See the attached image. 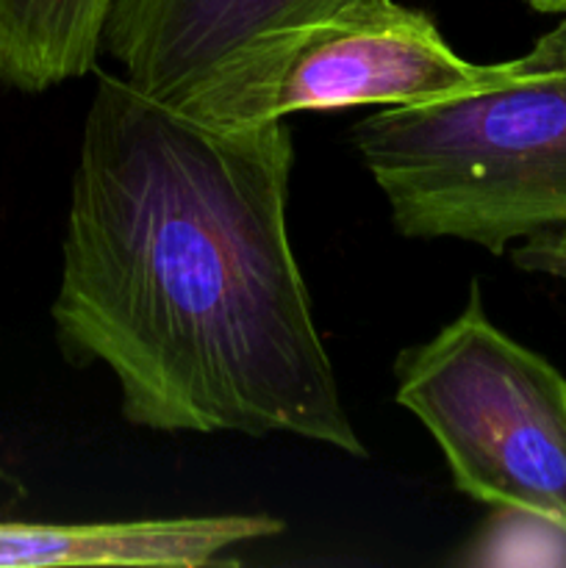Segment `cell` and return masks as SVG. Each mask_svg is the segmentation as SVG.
Wrapping results in <instances>:
<instances>
[{
	"label": "cell",
	"instance_id": "obj_1",
	"mask_svg": "<svg viewBox=\"0 0 566 568\" xmlns=\"http://www.w3.org/2000/svg\"><path fill=\"white\" fill-rule=\"evenodd\" d=\"M286 120L214 125L94 83L50 316L153 433L305 438L370 458L338 394L289 239Z\"/></svg>",
	"mask_w": 566,
	"mask_h": 568
},
{
	"label": "cell",
	"instance_id": "obj_2",
	"mask_svg": "<svg viewBox=\"0 0 566 568\" xmlns=\"http://www.w3.org/2000/svg\"><path fill=\"white\" fill-rule=\"evenodd\" d=\"M350 139L405 239L566 247V17L469 92L381 109Z\"/></svg>",
	"mask_w": 566,
	"mask_h": 568
},
{
	"label": "cell",
	"instance_id": "obj_3",
	"mask_svg": "<svg viewBox=\"0 0 566 568\" xmlns=\"http://www.w3.org/2000/svg\"><path fill=\"white\" fill-rule=\"evenodd\" d=\"M394 381L461 494L566 541V377L488 320L481 283L449 325L394 358Z\"/></svg>",
	"mask_w": 566,
	"mask_h": 568
},
{
	"label": "cell",
	"instance_id": "obj_4",
	"mask_svg": "<svg viewBox=\"0 0 566 568\" xmlns=\"http://www.w3.org/2000/svg\"><path fill=\"white\" fill-rule=\"evenodd\" d=\"M486 64L461 59L431 14L400 0H342L228 61L178 111L214 125L297 111L422 105L477 87Z\"/></svg>",
	"mask_w": 566,
	"mask_h": 568
},
{
	"label": "cell",
	"instance_id": "obj_5",
	"mask_svg": "<svg viewBox=\"0 0 566 568\" xmlns=\"http://www.w3.org/2000/svg\"><path fill=\"white\" fill-rule=\"evenodd\" d=\"M342 0H114L103 53L131 87L181 109L228 61Z\"/></svg>",
	"mask_w": 566,
	"mask_h": 568
},
{
	"label": "cell",
	"instance_id": "obj_6",
	"mask_svg": "<svg viewBox=\"0 0 566 568\" xmlns=\"http://www.w3.org/2000/svg\"><path fill=\"white\" fill-rule=\"evenodd\" d=\"M286 530L266 514L175 516L94 525H0V566H164L203 568Z\"/></svg>",
	"mask_w": 566,
	"mask_h": 568
},
{
	"label": "cell",
	"instance_id": "obj_7",
	"mask_svg": "<svg viewBox=\"0 0 566 568\" xmlns=\"http://www.w3.org/2000/svg\"><path fill=\"white\" fill-rule=\"evenodd\" d=\"M114 0H0V83L26 94L87 75Z\"/></svg>",
	"mask_w": 566,
	"mask_h": 568
},
{
	"label": "cell",
	"instance_id": "obj_8",
	"mask_svg": "<svg viewBox=\"0 0 566 568\" xmlns=\"http://www.w3.org/2000/svg\"><path fill=\"white\" fill-rule=\"evenodd\" d=\"M511 258L522 270L544 272V275H555L566 281V247H558V244L522 242L519 247L511 250Z\"/></svg>",
	"mask_w": 566,
	"mask_h": 568
},
{
	"label": "cell",
	"instance_id": "obj_9",
	"mask_svg": "<svg viewBox=\"0 0 566 568\" xmlns=\"http://www.w3.org/2000/svg\"><path fill=\"white\" fill-rule=\"evenodd\" d=\"M533 11L538 14H564L566 17V0H525Z\"/></svg>",
	"mask_w": 566,
	"mask_h": 568
}]
</instances>
